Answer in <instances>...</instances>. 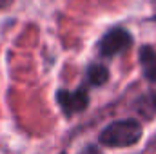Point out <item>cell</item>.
Wrapping results in <instances>:
<instances>
[{
	"instance_id": "obj_1",
	"label": "cell",
	"mask_w": 156,
	"mask_h": 154,
	"mask_svg": "<svg viewBox=\"0 0 156 154\" xmlns=\"http://www.w3.org/2000/svg\"><path fill=\"white\" fill-rule=\"evenodd\" d=\"M144 134V127L138 120L133 118H125V120H116L113 123H109L98 136L100 143L105 147H113V149H123V147H131L136 145L142 140Z\"/></svg>"
},
{
	"instance_id": "obj_2",
	"label": "cell",
	"mask_w": 156,
	"mask_h": 154,
	"mask_svg": "<svg viewBox=\"0 0 156 154\" xmlns=\"http://www.w3.org/2000/svg\"><path fill=\"white\" fill-rule=\"evenodd\" d=\"M56 103L60 105V109L64 111V114L67 118L75 114H80L87 109L89 105V93L85 87H78L75 91H67V89H60L56 91Z\"/></svg>"
},
{
	"instance_id": "obj_3",
	"label": "cell",
	"mask_w": 156,
	"mask_h": 154,
	"mask_svg": "<svg viewBox=\"0 0 156 154\" xmlns=\"http://www.w3.org/2000/svg\"><path fill=\"white\" fill-rule=\"evenodd\" d=\"M133 45V37L127 29L123 27H115L111 31H107L100 44H98V49H100V54L105 56V58H111L115 54H120L122 51L129 49Z\"/></svg>"
},
{
	"instance_id": "obj_4",
	"label": "cell",
	"mask_w": 156,
	"mask_h": 154,
	"mask_svg": "<svg viewBox=\"0 0 156 154\" xmlns=\"http://www.w3.org/2000/svg\"><path fill=\"white\" fill-rule=\"evenodd\" d=\"M140 62L144 67V76L156 83V51L151 45H144L140 49Z\"/></svg>"
},
{
	"instance_id": "obj_5",
	"label": "cell",
	"mask_w": 156,
	"mask_h": 154,
	"mask_svg": "<svg viewBox=\"0 0 156 154\" xmlns=\"http://www.w3.org/2000/svg\"><path fill=\"white\" fill-rule=\"evenodd\" d=\"M109 80V69L102 64H91L87 67V83L89 85H94V87H100V85H105Z\"/></svg>"
},
{
	"instance_id": "obj_6",
	"label": "cell",
	"mask_w": 156,
	"mask_h": 154,
	"mask_svg": "<svg viewBox=\"0 0 156 154\" xmlns=\"http://www.w3.org/2000/svg\"><path fill=\"white\" fill-rule=\"evenodd\" d=\"M80 154H100V152H98V149H96L94 145H89V147H85Z\"/></svg>"
},
{
	"instance_id": "obj_7",
	"label": "cell",
	"mask_w": 156,
	"mask_h": 154,
	"mask_svg": "<svg viewBox=\"0 0 156 154\" xmlns=\"http://www.w3.org/2000/svg\"><path fill=\"white\" fill-rule=\"evenodd\" d=\"M11 4H13V0H0V11L7 9V7H9Z\"/></svg>"
},
{
	"instance_id": "obj_8",
	"label": "cell",
	"mask_w": 156,
	"mask_h": 154,
	"mask_svg": "<svg viewBox=\"0 0 156 154\" xmlns=\"http://www.w3.org/2000/svg\"><path fill=\"white\" fill-rule=\"evenodd\" d=\"M62 154H66V152H62Z\"/></svg>"
}]
</instances>
